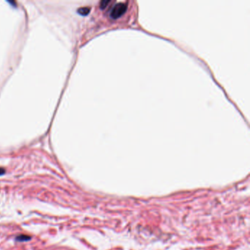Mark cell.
<instances>
[{
	"mask_svg": "<svg viewBox=\"0 0 250 250\" xmlns=\"http://www.w3.org/2000/svg\"><path fill=\"white\" fill-rule=\"evenodd\" d=\"M90 8H88V7L80 8L78 9V11H77V13L82 16H87V15L90 13Z\"/></svg>",
	"mask_w": 250,
	"mask_h": 250,
	"instance_id": "7a4b0ae2",
	"label": "cell"
},
{
	"mask_svg": "<svg viewBox=\"0 0 250 250\" xmlns=\"http://www.w3.org/2000/svg\"><path fill=\"white\" fill-rule=\"evenodd\" d=\"M5 173V169L0 167V175H4Z\"/></svg>",
	"mask_w": 250,
	"mask_h": 250,
	"instance_id": "5b68a950",
	"label": "cell"
},
{
	"mask_svg": "<svg viewBox=\"0 0 250 250\" xmlns=\"http://www.w3.org/2000/svg\"><path fill=\"white\" fill-rule=\"evenodd\" d=\"M109 3L110 1H109V0H103V1H101V2H100V8H101V10L105 9Z\"/></svg>",
	"mask_w": 250,
	"mask_h": 250,
	"instance_id": "277c9868",
	"label": "cell"
},
{
	"mask_svg": "<svg viewBox=\"0 0 250 250\" xmlns=\"http://www.w3.org/2000/svg\"><path fill=\"white\" fill-rule=\"evenodd\" d=\"M30 237L29 236H24V235H21V236H18V237H16V241H21V242H23V241H29V239H30Z\"/></svg>",
	"mask_w": 250,
	"mask_h": 250,
	"instance_id": "3957f363",
	"label": "cell"
},
{
	"mask_svg": "<svg viewBox=\"0 0 250 250\" xmlns=\"http://www.w3.org/2000/svg\"><path fill=\"white\" fill-rule=\"evenodd\" d=\"M128 5L126 3L119 2L116 4L111 9L110 13V17L112 19H117V18L122 17L127 11Z\"/></svg>",
	"mask_w": 250,
	"mask_h": 250,
	"instance_id": "6da1fadb",
	"label": "cell"
}]
</instances>
